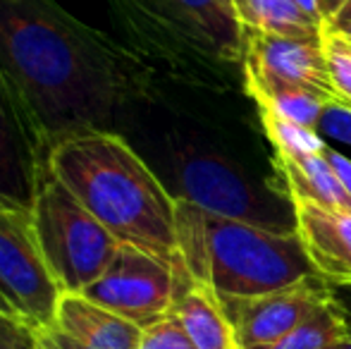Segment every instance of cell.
I'll return each mask as SVG.
<instances>
[{"mask_svg":"<svg viewBox=\"0 0 351 349\" xmlns=\"http://www.w3.org/2000/svg\"><path fill=\"white\" fill-rule=\"evenodd\" d=\"M0 72L48 149L115 108V72L93 34L51 0H0Z\"/></svg>","mask_w":351,"mask_h":349,"instance_id":"1","label":"cell"},{"mask_svg":"<svg viewBox=\"0 0 351 349\" xmlns=\"http://www.w3.org/2000/svg\"><path fill=\"white\" fill-rule=\"evenodd\" d=\"M48 168L120 244L177 261V199L120 134L86 130L67 136L51 149Z\"/></svg>","mask_w":351,"mask_h":349,"instance_id":"2","label":"cell"},{"mask_svg":"<svg viewBox=\"0 0 351 349\" xmlns=\"http://www.w3.org/2000/svg\"><path fill=\"white\" fill-rule=\"evenodd\" d=\"M177 261L220 299H251L313 275L296 230L222 218L177 199Z\"/></svg>","mask_w":351,"mask_h":349,"instance_id":"3","label":"cell"},{"mask_svg":"<svg viewBox=\"0 0 351 349\" xmlns=\"http://www.w3.org/2000/svg\"><path fill=\"white\" fill-rule=\"evenodd\" d=\"M32 218L41 252L62 294L84 292L96 282L120 249L115 234L88 213L48 165L38 180Z\"/></svg>","mask_w":351,"mask_h":349,"instance_id":"4","label":"cell"},{"mask_svg":"<svg viewBox=\"0 0 351 349\" xmlns=\"http://www.w3.org/2000/svg\"><path fill=\"white\" fill-rule=\"evenodd\" d=\"M0 294L17 316L51 328L62 297L34 230L32 210L0 206Z\"/></svg>","mask_w":351,"mask_h":349,"instance_id":"5","label":"cell"},{"mask_svg":"<svg viewBox=\"0 0 351 349\" xmlns=\"http://www.w3.org/2000/svg\"><path fill=\"white\" fill-rule=\"evenodd\" d=\"M82 294L148 328L170 313L177 294V265L139 247L120 244L106 273Z\"/></svg>","mask_w":351,"mask_h":349,"instance_id":"6","label":"cell"},{"mask_svg":"<svg viewBox=\"0 0 351 349\" xmlns=\"http://www.w3.org/2000/svg\"><path fill=\"white\" fill-rule=\"evenodd\" d=\"M335 299L332 285L318 273L285 289L251 299H222L239 349H263L289 335L315 309Z\"/></svg>","mask_w":351,"mask_h":349,"instance_id":"7","label":"cell"},{"mask_svg":"<svg viewBox=\"0 0 351 349\" xmlns=\"http://www.w3.org/2000/svg\"><path fill=\"white\" fill-rule=\"evenodd\" d=\"M51 149L0 72V206L32 210Z\"/></svg>","mask_w":351,"mask_h":349,"instance_id":"8","label":"cell"},{"mask_svg":"<svg viewBox=\"0 0 351 349\" xmlns=\"http://www.w3.org/2000/svg\"><path fill=\"white\" fill-rule=\"evenodd\" d=\"M294 230L313 270L332 287H351V208L289 201Z\"/></svg>","mask_w":351,"mask_h":349,"instance_id":"9","label":"cell"},{"mask_svg":"<svg viewBox=\"0 0 351 349\" xmlns=\"http://www.w3.org/2000/svg\"><path fill=\"white\" fill-rule=\"evenodd\" d=\"M182 189L184 199L194 201L208 213L280 230L273 220L263 215V206L256 199V191L244 182V177L215 158L196 156L186 160L182 165Z\"/></svg>","mask_w":351,"mask_h":349,"instance_id":"10","label":"cell"},{"mask_svg":"<svg viewBox=\"0 0 351 349\" xmlns=\"http://www.w3.org/2000/svg\"><path fill=\"white\" fill-rule=\"evenodd\" d=\"M323 36V34H320ZM244 62L263 75L289 84L308 86L328 93L337 103L339 96L332 86L325 60L323 38H287V36H246Z\"/></svg>","mask_w":351,"mask_h":349,"instance_id":"11","label":"cell"},{"mask_svg":"<svg viewBox=\"0 0 351 349\" xmlns=\"http://www.w3.org/2000/svg\"><path fill=\"white\" fill-rule=\"evenodd\" d=\"M51 328L93 349H139L143 328L82 292H65Z\"/></svg>","mask_w":351,"mask_h":349,"instance_id":"12","label":"cell"},{"mask_svg":"<svg viewBox=\"0 0 351 349\" xmlns=\"http://www.w3.org/2000/svg\"><path fill=\"white\" fill-rule=\"evenodd\" d=\"M175 265L177 294L170 311L180 318L194 345L199 349H239L234 326L222 299L208 285L191 280L180 261H175Z\"/></svg>","mask_w":351,"mask_h":349,"instance_id":"13","label":"cell"},{"mask_svg":"<svg viewBox=\"0 0 351 349\" xmlns=\"http://www.w3.org/2000/svg\"><path fill=\"white\" fill-rule=\"evenodd\" d=\"M273 165L287 184L289 201H315L323 206L351 208V196L335 175L330 160L323 154L294 156L275 151Z\"/></svg>","mask_w":351,"mask_h":349,"instance_id":"14","label":"cell"},{"mask_svg":"<svg viewBox=\"0 0 351 349\" xmlns=\"http://www.w3.org/2000/svg\"><path fill=\"white\" fill-rule=\"evenodd\" d=\"M244 84L256 106L273 108L282 117L296 122V125L308 127V130H318V122L323 117L325 108L337 103L323 91L289 84V82L263 75L256 67H251L249 62H244Z\"/></svg>","mask_w":351,"mask_h":349,"instance_id":"15","label":"cell"},{"mask_svg":"<svg viewBox=\"0 0 351 349\" xmlns=\"http://www.w3.org/2000/svg\"><path fill=\"white\" fill-rule=\"evenodd\" d=\"M244 36L320 38L323 22L304 12L296 0H232Z\"/></svg>","mask_w":351,"mask_h":349,"instance_id":"16","label":"cell"},{"mask_svg":"<svg viewBox=\"0 0 351 349\" xmlns=\"http://www.w3.org/2000/svg\"><path fill=\"white\" fill-rule=\"evenodd\" d=\"M351 333L349 309L337 297L315 309L299 328L263 349H330Z\"/></svg>","mask_w":351,"mask_h":349,"instance_id":"17","label":"cell"},{"mask_svg":"<svg viewBox=\"0 0 351 349\" xmlns=\"http://www.w3.org/2000/svg\"><path fill=\"white\" fill-rule=\"evenodd\" d=\"M258 108L261 125H263L265 134H268L270 144L275 151L282 154H294V156H308V154H323L325 151V139L318 134V130H308L304 125L282 117L280 112H275L268 106H256Z\"/></svg>","mask_w":351,"mask_h":349,"instance_id":"18","label":"cell"},{"mask_svg":"<svg viewBox=\"0 0 351 349\" xmlns=\"http://www.w3.org/2000/svg\"><path fill=\"white\" fill-rule=\"evenodd\" d=\"M323 51L328 60V72L342 106L351 108V38L337 29L323 27Z\"/></svg>","mask_w":351,"mask_h":349,"instance_id":"19","label":"cell"},{"mask_svg":"<svg viewBox=\"0 0 351 349\" xmlns=\"http://www.w3.org/2000/svg\"><path fill=\"white\" fill-rule=\"evenodd\" d=\"M139 349H199V347L194 345V340L184 330L180 318L170 311L162 318H158L156 323H151L148 328H143Z\"/></svg>","mask_w":351,"mask_h":349,"instance_id":"20","label":"cell"},{"mask_svg":"<svg viewBox=\"0 0 351 349\" xmlns=\"http://www.w3.org/2000/svg\"><path fill=\"white\" fill-rule=\"evenodd\" d=\"M38 328L17 313L0 311V349H36Z\"/></svg>","mask_w":351,"mask_h":349,"instance_id":"21","label":"cell"},{"mask_svg":"<svg viewBox=\"0 0 351 349\" xmlns=\"http://www.w3.org/2000/svg\"><path fill=\"white\" fill-rule=\"evenodd\" d=\"M318 134L328 136L330 141L351 146V108L342 106V103H332L325 108L318 122Z\"/></svg>","mask_w":351,"mask_h":349,"instance_id":"22","label":"cell"},{"mask_svg":"<svg viewBox=\"0 0 351 349\" xmlns=\"http://www.w3.org/2000/svg\"><path fill=\"white\" fill-rule=\"evenodd\" d=\"M36 349H93V347L82 345V342H77L74 337L60 333L58 328H38Z\"/></svg>","mask_w":351,"mask_h":349,"instance_id":"23","label":"cell"},{"mask_svg":"<svg viewBox=\"0 0 351 349\" xmlns=\"http://www.w3.org/2000/svg\"><path fill=\"white\" fill-rule=\"evenodd\" d=\"M325 158L330 160V165H332L335 175L339 177V182H342V186L349 191L351 196V158H347V156H342L337 149H332V146H325Z\"/></svg>","mask_w":351,"mask_h":349,"instance_id":"24","label":"cell"},{"mask_svg":"<svg viewBox=\"0 0 351 349\" xmlns=\"http://www.w3.org/2000/svg\"><path fill=\"white\" fill-rule=\"evenodd\" d=\"M347 3V0H320V17H323V22H332L335 14L342 10V5Z\"/></svg>","mask_w":351,"mask_h":349,"instance_id":"25","label":"cell"},{"mask_svg":"<svg viewBox=\"0 0 351 349\" xmlns=\"http://www.w3.org/2000/svg\"><path fill=\"white\" fill-rule=\"evenodd\" d=\"M349 22H351V0H347V3L342 5V10H339V12L335 14L332 22H328V24L332 29H342V27H347Z\"/></svg>","mask_w":351,"mask_h":349,"instance_id":"26","label":"cell"},{"mask_svg":"<svg viewBox=\"0 0 351 349\" xmlns=\"http://www.w3.org/2000/svg\"><path fill=\"white\" fill-rule=\"evenodd\" d=\"M296 3L304 8V12H308L313 19H318V22H323V17H320V0H296ZM325 24V22H323Z\"/></svg>","mask_w":351,"mask_h":349,"instance_id":"27","label":"cell"},{"mask_svg":"<svg viewBox=\"0 0 351 349\" xmlns=\"http://www.w3.org/2000/svg\"><path fill=\"white\" fill-rule=\"evenodd\" d=\"M0 311H5V313H14V309L10 306V302L3 297V294H0Z\"/></svg>","mask_w":351,"mask_h":349,"instance_id":"28","label":"cell"},{"mask_svg":"<svg viewBox=\"0 0 351 349\" xmlns=\"http://www.w3.org/2000/svg\"><path fill=\"white\" fill-rule=\"evenodd\" d=\"M335 349H351V333L344 337V340H339L337 345H335Z\"/></svg>","mask_w":351,"mask_h":349,"instance_id":"29","label":"cell"},{"mask_svg":"<svg viewBox=\"0 0 351 349\" xmlns=\"http://www.w3.org/2000/svg\"><path fill=\"white\" fill-rule=\"evenodd\" d=\"M328 27H330V24H328ZM337 32H342V34H347V36L351 38V22L347 24V27H342V29H337Z\"/></svg>","mask_w":351,"mask_h":349,"instance_id":"30","label":"cell"},{"mask_svg":"<svg viewBox=\"0 0 351 349\" xmlns=\"http://www.w3.org/2000/svg\"><path fill=\"white\" fill-rule=\"evenodd\" d=\"M330 349H335V347H330Z\"/></svg>","mask_w":351,"mask_h":349,"instance_id":"31","label":"cell"}]
</instances>
